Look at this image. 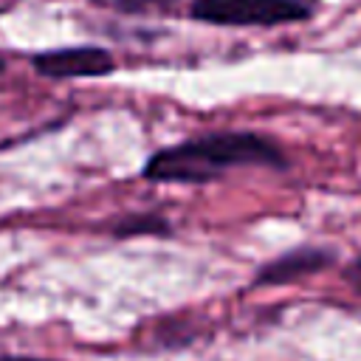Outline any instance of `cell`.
<instances>
[{"mask_svg": "<svg viewBox=\"0 0 361 361\" xmlns=\"http://www.w3.org/2000/svg\"><path fill=\"white\" fill-rule=\"evenodd\" d=\"M240 166L288 169L285 149L254 130H217L155 149L141 175L152 183H212Z\"/></svg>", "mask_w": 361, "mask_h": 361, "instance_id": "cell-1", "label": "cell"}, {"mask_svg": "<svg viewBox=\"0 0 361 361\" xmlns=\"http://www.w3.org/2000/svg\"><path fill=\"white\" fill-rule=\"evenodd\" d=\"M319 0H186V17L217 28H276L305 23Z\"/></svg>", "mask_w": 361, "mask_h": 361, "instance_id": "cell-2", "label": "cell"}, {"mask_svg": "<svg viewBox=\"0 0 361 361\" xmlns=\"http://www.w3.org/2000/svg\"><path fill=\"white\" fill-rule=\"evenodd\" d=\"M31 68L54 82L62 79H99L116 71V59L107 48L99 45H71V48H51L31 56Z\"/></svg>", "mask_w": 361, "mask_h": 361, "instance_id": "cell-3", "label": "cell"}, {"mask_svg": "<svg viewBox=\"0 0 361 361\" xmlns=\"http://www.w3.org/2000/svg\"><path fill=\"white\" fill-rule=\"evenodd\" d=\"M336 262V251L324 248V245H296L274 259H268L265 265L257 268L251 288H274V285H290L296 279L313 276L324 268H330Z\"/></svg>", "mask_w": 361, "mask_h": 361, "instance_id": "cell-4", "label": "cell"}, {"mask_svg": "<svg viewBox=\"0 0 361 361\" xmlns=\"http://www.w3.org/2000/svg\"><path fill=\"white\" fill-rule=\"evenodd\" d=\"M107 231L118 240H130V237H169L172 234V223L158 214V212H130L121 214L116 220L107 223Z\"/></svg>", "mask_w": 361, "mask_h": 361, "instance_id": "cell-5", "label": "cell"}, {"mask_svg": "<svg viewBox=\"0 0 361 361\" xmlns=\"http://www.w3.org/2000/svg\"><path fill=\"white\" fill-rule=\"evenodd\" d=\"M96 8L121 17H169L178 14L180 0H90Z\"/></svg>", "mask_w": 361, "mask_h": 361, "instance_id": "cell-6", "label": "cell"}, {"mask_svg": "<svg viewBox=\"0 0 361 361\" xmlns=\"http://www.w3.org/2000/svg\"><path fill=\"white\" fill-rule=\"evenodd\" d=\"M341 279H344L355 293H361V254H358L355 259H350V265L341 271Z\"/></svg>", "mask_w": 361, "mask_h": 361, "instance_id": "cell-7", "label": "cell"}, {"mask_svg": "<svg viewBox=\"0 0 361 361\" xmlns=\"http://www.w3.org/2000/svg\"><path fill=\"white\" fill-rule=\"evenodd\" d=\"M0 361H56V358H39V355H0Z\"/></svg>", "mask_w": 361, "mask_h": 361, "instance_id": "cell-8", "label": "cell"}, {"mask_svg": "<svg viewBox=\"0 0 361 361\" xmlns=\"http://www.w3.org/2000/svg\"><path fill=\"white\" fill-rule=\"evenodd\" d=\"M3 71H6V59L0 56V73H3Z\"/></svg>", "mask_w": 361, "mask_h": 361, "instance_id": "cell-9", "label": "cell"}]
</instances>
